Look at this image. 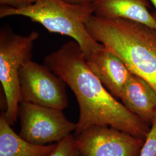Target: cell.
Listing matches in <instances>:
<instances>
[{
    "label": "cell",
    "instance_id": "obj_1",
    "mask_svg": "<svg viewBox=\"0 0 156 156\" xmlns=\"http://www.w3.org/2000/svg\"><path fill=\"white\" fill-rule=\"evenodd\" d=\"M44 64L73 91L79 107L74 135L94 126H109L146 139L151 126L129 111L108 91L88 67L83 52L74 40L44 59Z\"/></svg>",
    "mask_w": 156,
    "mask_h": 156
},
{
    "label": "cell",
    "instance_id": "obj_2",
    "mask_svg": "<svg viewBox=\"0 0 156 156\" xmlns=\"http://www.w3.org/2000/svg\"><path fill=\"white\" fill-rule=\"evenodd\" d=\"M90 35L113 51L131 73L156 91V29L124 19L92 15L86 23Z\"/></svg>",
    "mask_w": 156,
    "mask_h": 156
},
{
    "label": "cell",
    "instance_id": "obj_3",
    "mask_svg": "<svg viewBox=\"0 0 156 156\" xmlns=\"http://www.w3.org/2000/svg\"><path fill=\"white\" fill-rule=\"evenodd\" d=\"M92 15V5H75L62 0H35L32 5L19 9L6 6L0 8V18L26 17L50 33L71 37L79 45L85 59L103 46L95 41L86 28V23Z\"/></svg>",
    "mask_w": 156,
    "mask_h": 156
},
{
    "label": "cell",
    "instance_id": "obj_4",
    "mask_svg": "<svg viewBox=\"0 0 156 156\" xmlns=\"http://www.w3.org/2000/svg\"><path fill=\"white\" fill-rule=\"evenodd\" d=\"M39 37L37 31L22 35L8 27H4L0 31V82L6 107L2 112L11 126L19 116L22 102L19 71L24 63L31 60L34 43Z\"/></svg>",
    "mask_w": 156,
    "mask_h": 156
},
{
    "label": "cell",
    "instance_id": "obj_5",
    "mask_svg": "<svg viewBox=\"0 0 156 156\" xmlns=\"http://www.w3.org/2000/svg\"><path fill=\"white\" fill-rule=\"evenodd\" d=\"M22 102L63 111L68 105L66 82L46 65L31 60L19 71Z\"/></svg>",
    "mask_w": 156,
    "mask_h": 156
},
{
    "label": "cell",
    "instance_id": "obj_6",
    "mask_svg": "<svg viewBox=\"0 0 156 156\" xmlns=\"http://www.w3.org/2000/svg\"><path fill=\"white\" fill-rule=\"evenodd\" d=\"M19 116V135L30 143L46 145L58 142L75 131L76 124L69 120L62 111L21 102Z\"/></svg>",
    "mask_w": 156,
    "mask_h": 156
},
{
    "label": "cell",
    "instance_id": "obj_7",
    "mask_svg": "<svg viewBox=\"0 0 156 156\" xmlns=\"http://www.w3.org/2000/svg\"><path fill=\"white\" fill-rule=\"evenodd\" d=\"M80 156H140L145 140L109 126H94L75 135Z\"/></svg>",
    "mask_w": 156,
    "mask_h": 156
},
{
    "label": "cell",
    "instance_id": "obj_8",
    "mask_svg": "<svg viewBox=\"0 0 156 156\" xmlns=\"http://www.w3.org/2000/svg\"><path fill=\"white\" fill-rule=\"evenodd\" d=\"M85 60L108 91L120 99L124 86L133 74L123 60L104 45Z\"/></svg>",
    "mask_w": 156,
    "mask_h": 156
},
{
    "label": "cell",
    "instance_id": "obj_9",
    "mask_svg": "<svg viewBox=\"0 0 156 156\" xmlns=\"http://www.w3.org/2000/svg\"><path fill=\"white\" fill-rule=\"evenodd\" d=\"M149 0H96L92 4L97 16L124 19L156 29V20L149 11Z\"/></svg>",
    "mask_w": 156,
    "mask_h": 156
},
{
    "label": "cell",
    "instance_id": "obj_10",
    "mask_svg": "<svg viewBox=\"0 0 156 156\" xmlns=\"http://www.w3.org/2000/svg\"><path fill=\"white\" fill-rule=\"evenodd\" d=\"M120 100L129 111L151 126L156 111V91L143 78L133 73Z\"/></svg>",
    "mask_w": 156,
    "mask_h": 156
},
{
    "label": "cell",
    "instance_id": "obj_11",
    "mask_svg": "<svg viewBox=\"0 0 156 156\" xmlns=\"http://www.w3.org/2000/svg\"><path fill=\"white\" fill-rule=\"evenodd\" d=\"M57 144L38 145L22 138L11 128L3 112L0 117V156H48Z\"/></svg>",
    "mask_w": 156,
    "mask_h": 156
},
{
    "label": "cell",
    "instance_id": "obj_12",
    "mask_svg": "<svg viewBox=\"0 0 156 156\" xmlns=\"http://www.w3.org/2000/svg\"><path fill=\"white\" fill-rule=\"evenodd\" d=\"M48 156H80L75 135L70 134L57 142L56 147Z\"/></svg>",
    "mask_w": 156,
    "mask_h": 156
},
{
    "label": "cell",
    "instance_id": "obj_13",
    "mask_svg": "<svg viewBox=\"0 0 156 156\" xmlns=\"http://www.w3.org/2000/svg\"><path fill=\"white\" fill-rule=\"evenodd\" d=\"M140 156H156V111Z\"/></svg>",
    "mask_w": 156,
    "mask_h": 156
},
{
    "label": "cell",
    "instance_id": "obj_14",
    "mask_svg": "<svg viewBox=\"0 0 156 156\" xmlns=\"http://www.w3.org/2000/svg\"><path fill=\"white\" fill-rule=\"evenodd\" d=\"M35 1V0H0V4L19 9L32 5Z\"/></svg>",
    "mask_w": 156,
    "mask_h": 156
},
{
    "label": "cell",
    "instance_id": "obj_15",
    "mask_svg": "<svg viewBox=\"0 0 156 156\" xmlns=\"http://www.w3.org/2000/svg\"><path fill=\"white\" fill-rule=\"evenodd\" d=\"M66 2L75 5H92L96 0H62Z\"/></svg>",
    "mask_w": 156,
    "mask_h": 156
},
{
    "label": "cell",
    "instance_id": "obj_16",
    "mask_svg": "<svg viewBox=\"0 0 156 156\" xmlns=\"http://www.w3.org/2000/svg\"><path fill=\"white\" fill-rule=\"evenodd\" d=\"M149 1L151 2V3L152 4V5H153V6L155 8V11L153 12L152 14H153V16L156 19V0H149Z\"/></svg>",
    "mask_w": 156,
    "mask_h": 156
}]
</instances>
